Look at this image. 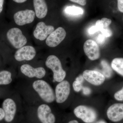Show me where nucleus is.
Segmentation results:
<instances>
[{
	"label": "nucleus",
	"instance_id": "obj_21",
	"mask_svg": "<svg viewBox=\"0 0 123 123\" xmlns=\"http://www.w3.org/2000/svg\"><path fill=\"white\" fill-rule=\"evenodd\" d=\"M73 88L76 92H79L83 88L82 83L78 81L75 80L73 84Z\"/></svg>",
	"mask_w": 123,
	"mask_h": 123
},
{
	"label": "nucleus",
	"instance_id": "obj_23",
	"mask_svg": "<svg viewBox=\"0 0 123 123\" xmlns=\"http://www.w3.org/2000/svg\"><path fill=\"white\" fill-rule=\"evenodd\" d=\"M100 31L102 33V34L104 35L106 37H111L112 35V31L108 27L103 29Z\"/></svg>",
	"mask_w": 123,
	"mask_h": 123
},
{
	"label": "nucleus",
	"instance_id": "obj_9",
	"mask_svg": "<svg viewBox=\"0 0 123 123\" xmlns=\"http://www.w3.org/2000/svg\"><path fill=\"white\" fill-rule=\"evenodd\" d=\"M65 30L59 27L53 31L46 39V44L50 47H55L59 45L66 37Z\"/></svg>",
	"mask_w": 123,
	"mask_h": 123
},
{
	"label": "nucleus",
	"instance_id": "obj_15",
	"mask_svg": "<svg viewBox=\"0 0 123 123\" xmlns=\"http://www.w3.org/2000/svg\"><path fill=\"white\" fill-rule=\"evenodd\" d=\"M107 115L108 118L114 122H118L123 119V104L116 103L108 109Z\"/></svg>",
	"mask_w": 123,
	"mask_h": 123
},
{
	"label": "nucleus",
	"instance_id": "obj_27",
	"mask_svg": "<svg viewBox=\"0 0 123 123\" xmlns=\"http://www.w3.org/2000/svg\"><path fill=\"white\" fill-rule=\"evenodd\" d=\"M117 6L119 11L123 13V0H117Z\"/></svg>",
	"mask_w": 123,
	"mask_h": 123
},
{
	"label": "nucleus",
	"instance_id": "obj_3",
	"mask_svg": "<svg viewBox=\"0 0 123 123\" xmlns=\"http://www.w3.org/2000/svg\"><path fill=\"white\" fill-rule=\"evenodd\" d=\"M7 41L14 48L19 49L26 44V38L23 34L22 31L16 27L9 29L6 34Z\"/></svg>",
	"mask_w": 123,
	"mask_h": 123
},
{
	"label": "nucleus",
	"instance_id": "obj_29",
	"mask_svg": "<svg viewBox=\"0 0 123 123\" xmlns=\"http://www.w3.org/2000/svg\"><path fill=\"white\" fill-rule=\"evenodd\" d=\"M82 90L83 91V94L85 95H88L91 93V90L88 87H83Z\"/></svg>",
	"mask_w": 123,
	"mask_h": 123
},
{
	"label": "nucleus",
	"instance_id": "obj_1",
	"mask_svg": "<svg viewBox=\"0 0 123 123\" xmlns=\"http://www.w3.org/2000/svg\"><path fill=\"white\" fill-rule=\"evenodd\" d=\"M33 89L45 102L51 103L55 100V93L50 84L45 80L38 79L32 84Z\"/></svg>",
	"mask_w": 123,
	"mask_h": 123
},
{
	"label": "nucleus",
	"instance_id": "obj_25",
	"mask_svg": "<svg viewBox=\"0 0 123 123\" xmlns=\"http://www.w3.org/2000/svg\"><path fill=\"white\" fill-rule=\"evenodd\" d=\"M106 37L103 34H99L96 38V43L100 44H103L105 43Z\"/></svg>",
	"mask_w": 123,
	"mask_h": 123
},
{
	"label": "nucleus",
	"instance_id": "obj_10",
	"mask_svg": "<svg viewBox=\"0 0 123 123\" xmlns=\"http://www.w3.org/2000/svg\"><path fill=\"white\" fill-rule=\"evenodd\" d=\"M36 55V51L32 46H23L15 52L14 55V59L18 62L26 61H29L33 60Z\"/></svg>",
	"mask_w": 123,
	"mask_h": 123
},
{
	"label": "nucleus",
	"instance_id": "obj_5",
	"mask_svg": "<svg viewBox=\"0 0 123 123\" xmlns=\"http://www.w3.org/2000/svg\"><path fill=\"white\" fill-rule=\"evenodd\" d=\"M70 87L69 82L64 80L59 82L55 90V100L58 103H62L67 100L70 93Z\"/></svg>",
	"mask_w": 123,
	"mask_h": 123
},
{
	"label": "nucleus",
	"instance_id": "obj_24",
	"mask_svg": "<svg viewBox=\"0 0 123 123\" xmlns=\"http://www.w3.org/2000/svg\"><path fill=\"white\" fill-rule=\"evenodd\" d=\"M101 20L103 24V29L108 27V26L111 23V20L106 18H103Z\"/></svg>",
	"mask_w": 123,
	"mask_h": 123
},
{
	"label": "nucleus",
	"instance_id": "obj_33",
	"mask_svg": "<svg viewBox=\"0 0 123 123\" xmlns=\"http://www.w3.org/2000/svg\"><path fill=\"white\" fill-rule=\"evenodd\" d=\"M68 123H79L76 120H72L69 122Z\"/></svg>",
	"mask_w": 123,
	"mask_h": 123
},
{
	"label": "nucleus",
	"instance_id": "obj_20",
	"mask_svg": "<svg viewBox=\"0 0 123 123\" xmlns=\"http://www.w3.org/2000/svg\"><path fill=\"white\" fill-rule=\"evenodd\" d=\"M66 13L70 15H77L82 14L84 13L83 9L76 6H69L65 9Z\"/></svg>",
	"mask_w": 123,
	"mask_h": 123
},
{
	"label": "nucleus",
	"instance_id": "obj_30",
	"mask_svg": "<svg viewBox=\"0 0 123 123\" xmlns=\"http://www.w3.org/2000/svg\"><path fill=\"white\" fill-rule=\"evenodd\" d=\"M5 114L4 110L2 108H0V121L4 119Z\"/></svg>",
	"mask_w": 123,
	"mask_h": 123
},
{
	"label": "nucleus",
	"instance_id": "obj_31",
	"mask_svg": "<svg viewBox=\"0 0 123 123\" xmlns=\"http://www.w3.org/2000/svg\"><path fill=\"white\" fill-rule=\"evenodd\" d=\"M4 0H0V14L2 12L3 9Z\"/></svg>",
	"mask_w": 123,
	"mask_h": 123
},
{
	"label": "nucleus",
	"instance_id": "obj_2",
	"mask_svg": "<svg viewBox=\"0 0 123 123\" xmlns=\"http://www.w3.org/2000/svg\"><path fill=\"white\" fill-rule=\"evenodd\" d=\"M45 64L53 72L54 81L60 82L64 80L66 73L63 69L61 62L58 57L55 55H50L46 59Z\"/></svg>",
	"mask_w": 123,
	"mask_h": 123
},
{
	"label": "nucleus",
	"instance_id": "obj_34",
	"mask_svg": "<svg viewBox=\"0 0 123 123\" xmlns=\"http://www.w3.org/2000/svg\"><path fill=\"white\" fill-rule=\"evenodd\" d=\"M95 123H106L105 121H103V120H101V121H98V122H97Z\"/></svg>",
	"mask_w": 123,
	"mask_h": 123
},
{
	"label": "nucleus",
	"instance_id": "obj_19",
	"mask_svg": "<svg viewBox=\"0 0 123 123\" xmlns=\"http://www.w3.org/2000/svg\"><path fill=\"white\" fill-rule=\"evenodd\" d=\"M101 64L103 67V73L102 74L104 75L105 77L110 78L112 75V68L106 61H102Z\"/></svg>",
	"mask_w": 123,
	"mask_h": 123
},
{
	"label": "nucleus",
	"instance_id": "obj_14",
	"mask_svg": "<svg viewBox=\"0 0 123 123\" xmlns=\"http://www.w3.org/2000/svg\"><path fill=\"white\" fill-rule=\"evenodd\" d=\"M82 76L86 81L95 86L102 85L105 79V77L102 73L95 70H85Z\"/></svg>",
	"mask_w": 123,
	"mask_h": 123
},
{
	"label": "nucleus",
	"instance_id": "obj_11",
	"mask_svg": "<svg viewBox=\"0 0 123 123\" xmlns=\"http://www.w3.org/2000/svg\"><path fill=\"white\" fill-rule=\"evenodd\" d=\"M84 50L86 55L91 60H96L100 56L99 46L96 42L93 40H88L85 42Z\"/></svg>",
	"mask_w": 123,
	"mask_h": 123
},
{
	"label": "nucleus",
	"instance_id": "obj_6",
	"mask_svg": "<svg viewBox=\"0 0 123 123\" xmlns=\"http://www.w3.org/2000/svg\"><path fill=\"white\" fill-rule=\"evenodd\" d=\"M35 16L34 11L31 10L26 9L15 13L13 15V18L17 25L22 26L33 22Z\"/></svg>",
	"mask_w": 123,
	"mask_h": 123
},
{
	"label": "nucleus",
	"instance_id": "obj_32",
	"mask_svg": "<svg viewBox=\"0 0 123 123\" xmlns=\"http://www.w3.org/2000/svg\"><path fill=\"white\" fill-rule=\"evenodd\" d=\"M13 0L17 3H22L25 2L27 0Z\"/></svg>",
	"mask_w": 123,
	"mask_h": 123
},
{
	"label": "nucleus",
	"instance_id": "obj_28",
	"mask_svg": "<svg viewBox=\"0 0 123 123\" xmlns=\"http://www.w3.org/2000/svg\"><path fill=\"white\" fill-rule=\"evenodd\" d=\"M72 2L77 3L81 6H85L86 4V0H69Z\"/></svg>",
	"mask_w": 123,
	"mask_h": 123
},
{
	"label": "nucleus",
	"instance_id": "obj_17",
	"mask_svg": "<svg viewBox=\"0 0 123 123\" xmlns=\"http://www.w3.org/2000/svg\"><path fill=\"white\" fill-rule=\"evenodd\" d=\"M12 81V73L7 70L0 71V85H6L10 84Z\"/></svg>",
	"mask_w": 123,
	"mask_h": 123
},
{
	"label": "nucleus",
	"instance_id": "obj_13",
	"mask_svg": "<svg viewBox=\"0 0 123 123\" xmlns=\"http://www.w3.org/2000/svg\"><path fill=\"white\" fill-rule=\"evenodd\" d=\"M55 30L52 26L47 25L44 22H40L36 25L33 35L35 37L40 41H43Z\"/></svg>",
	"mask_w": 123,
	"mask_h": 123
},
{
	"label": "nucleus",
	"instance_id": "obj_22",
	"mask_svg": "<svg viewBox=\"0 0 123 123\" xmlns=\"http://www.w3.org/2000/svg\"><path fill=\"white\" fill-rule=\"evenodd\" d=\"M114 98L117 101H123V87L121 90L119 91L115 94Z\"/></svg>",
	"mask_w": 123,
	"mask_h": 123
},
{
	"label": "nucleus",
	"instance_id": "obj_26",
	"mask_svg": "<svg viewBox=\"0 0 123 123\" xmlns=\"http://www.w3.org/2000/svg\"><path fill=\"white\" fill-rule=\"evenodd\" d=\"M99 31L98 28H97V27L96 26H93L90 27L88 30V33L90 34H94L97 31Z\"/></svg>",
	"mask_w": 123,
	"mask_h": 123
},
{
	"label": "nucleus",
	"instance_id": "obj_7",
	"mask_svg": "<svg viewBox=\"0 0 123 123\" xmlns=\"http://www.w3.org/2000/svg\"><path fill=\"white\" fill-rule=\"evenodd\" d=\"M20 70L23 75L29 78H36L40 79L46 75V70L44 68L40 67L35 68L28 64L22 65Z\"/></svg>",
	"mask_w": 123,
	"mask_h": 123
},
{
	"label": "nucleus",
	"instance_id": "obj_16",
	"mask_svg": "<svg viewBox=\"0 0 123 123\" xmlns=\"http://www.w3.org/2000/svg\"><path fill=\"white\" fill-rule=\"evenodd\" d=\"M36 15L40 19L43 18L47 15L48 7L45 0H33Z\"/></svg>",
	"mask_w": 123,
	"mask_h": 123
},
{
	"label": "nucleus",
	"instance_id": "obj_8",
	"mask_svg": "<svg viewBox=\"0 0 123 123\" xmlns=\"http://www.w3.org/2000/svg\"><path fill=\"white\" fill-rule=\"evenodd\" d=\"M37 115L42 123H55V116L47 104H44L40 105L37 110Z\"/></svg>",
	"mask_w": 123,
	"mask_h": 123
},
{
	"label": "nucleus",
	"instance_id": "obj_4",
	"mask_svg": "<svg viewBox=\"0 0 123 123\" xmlns=\"http://www.w3.org/2000/svg\"><path fill=\"white\" fill-rule=\"evenodd\" d=\"M74 113L76 117L86 123H92L97 118V112L93 109L85 105L75 108Z\"/></svg>",
	"mask_w": 123,
	"mask_h": 123
},
{
	"label": "nucleus",
	"instance_id": "obj_18",
	"mask_svg": "<svg viewBox=\"0 0 123 123\" xmlns=\"http://www.w3.org/2000/svg\"><path fill=\"white\" fill-rule=\"evenodd\" d=\"M111 66L113 70L123 76V58H115L111 62Z\"/></svg>",
	"mask_w": 123,
	"mask_h": 123
},
{
	"label": "nucleus",
	"instance_id": "obj_12",
	"mask_svg": "<svg viewBox=\"0 0 123 123\" xmlns=\"http://www.w3.org/2000/svg\"><path fill=\"white\" fill-rule=\"evenodd\" d=\"M2 108L5 112V120L7 123H11L14 119L17 111L15 101L10 98L5 99L2 103Z\"/></svg>",
	"mask_w": 123,
	"mask_h": 123
}]
</instances>
